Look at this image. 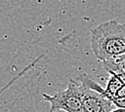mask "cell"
<instances>
[{"label":"cell","instance_id":"obj_1","mask_svg":"<svg viewBox=\"0 0 125 112\" xmlns=\"http://www.w3.org/2000/svg\"><path fill=\"white\" fill-rule=\"evenodd\" d=\"M90 44L100 61L125 54V23L109 19L98 24L90 32Z\"/></svg>","mask_w":125,"mask_h":112},{"label":"cell","instance_id":"obj_6","mask_svg":"<svg viewBox=\"0 0 125 112\" xmlns=\"http://www.w3.org/2000/svg\"><path fill=\"white\" fill-rule=\"evenodd\" d=\"M109 112H125V108H119V107H114L111 109Z\"/></svg>","mask_w":125,"mask_h":112},{"label":"cell","instance_id":"obj_2","mask_svg":"<svg viewBox=\"0 0 125 112\" xmlns=\"http://www.w3.org/2000/svg\"><path fill=\"white\" fill-rule=\"evenodd\" d=\"M42 96L45 101L50 103L49 112L58 110L64 112H83L80 90L76 79H71L65 90L59 91L54 94L43 93Z\"/></svg>","mask_w":125,"mask_h":112},{"label":"cell","instance_id":"obj_4","mask_svg":"<svg viewBox=\"0 0 125 112\" xmlns=\"http://www.w3.org/2000/svg\"><path fill=\"white\" fill-rule=\"evenodd\" d=\"M102 63L104 69L107 73L114 72V73L125 74V54L103 60Z\"/></svg>","mask_w":125,"mask_h":112},{"label":"cell","instance_id":"obj_5","mask_svg":"<svg viewBox=\"0 0 125 112\" xmlns=\"http://www.w3.org/2000/svg\"><path fill=\"white\" fill-rule=\"evenodd\" d=\"M115 107L125 108V95L124 96H112L109 99Z\"/></svg>","mask_w":125,"mask_h":112},{"label":"cell","instance_id":"obj_3","mask_svg":"<svg viewBox=\"0 0 125 112\" xmlns=\"http://www.w3.org/2000/svg\"><path fill=\"white\" fill-rule=\"evenodd\" d=\"M76 81L78 82L80 90L83 112H109L115 107L102 93L89 87L78 79H76Z\"/></svg>","mask_w":125,"mask_h":112}]
</instances>
